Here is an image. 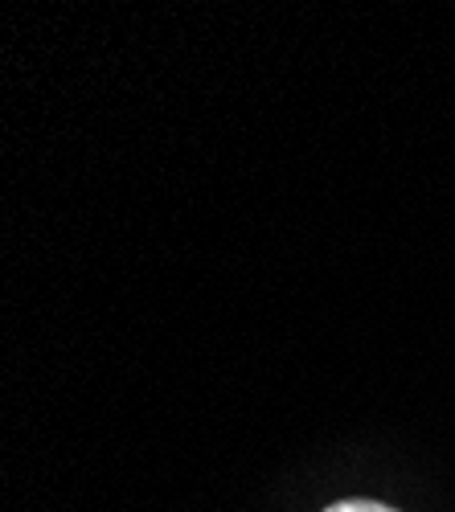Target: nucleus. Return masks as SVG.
I'll return each instance as SVG.
<instances>
[{"label":"nucleus","instance_id":"1","mask_svg":"<svg viewBox=\"0 0 455 512\" xmlns=\"http://www.w3.org/2000/svg\"><path fill=\"white\" fill-rule=\"evenodd\" d=\"M324 512H394V508H386L378 500H341V504H328Z\"/></svg>","mask_w":455,"mask_h":512}]
</instances>
